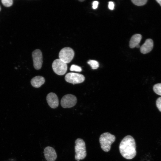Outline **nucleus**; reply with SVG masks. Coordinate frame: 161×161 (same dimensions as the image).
Listing matches in <instances>:
<instances>
[{
  "instance_id": "f257e3e1",
  "label": "nucleus",
  "mask_w": 161,
  "mask_h": 161,
  "mask_svg": "<svg viewBox=\"0 0 161 161\" xmlns=\"http://www.w3.org/2000/svg\"><path fill=\"white\" fill-rule=\"evenodd\" d=\"M120 152L124 158L131 159L136 155V145L135 140L131 136L125 137L121 140L119 145Z\"/></svg>"
},
{
  "instance_id": "f03ea898",
  "label": "nucleus",
  "mask_w": 161,
  "mask_h": 161,
  "mask_svg": "<svg viewBox=\"0 0 161 161\" xmlns=\"http://www.w3.org/2000/svg\"><path fill=\"white\" fill-rule=\"evenodd\" d=\"M115 137L109 132L102 134L99 138V142L102 149L106 152H108L111 148L112 144L115 141Z\"/></svg>"
},
{
  "instance_id": "7ed1b4c3",
  "label": "nucleus",
  "mask_w": 161,
  "mask_h": 161,
  "mask_svg": "<svg viewBox=\"0 0 161 161\" xmlns=\"http://www.w3.org/2000/svg\"><path fill=\"white\" fill-rule=\"evenodd\" d=\"M75 159L77 161L84 159L86 156L85 143L82 139L78 138L75 141Z\"/></svg>"
},
{
  "instance_id": "20e7f679",
  "label": "nucleus",
  "mask_w": 161,
  "mask_h": 161,
  "mask_svg": "<svg viewBox=\"0 0 161 161\" xmlns=\"http://www.w3.org/2000/svg\"><path fill=\"white\" fill-rule=\"evenodd\" d=\"M74 56V51L69 47L64 48L61 50L59 54V59L66 64L72 61Z\"/></svg>"
},
{
  "instance_id": "39448f33",
  "label": "nucleus",
  "mask_w": 161,
  "mask_h": 161,
  "mask_svg": "<svg viewBox=\"0 0 161 161\" xmlns=\"http://www.w3.org/2000/svg\"><path fill=\"white\" fill-rule=\"evenodd\" d=\"M52 66L54 72L59 75H63L66 72L67 64L59 59L55 60L52 63Z\"/></svg>"
},
{
  "instance_id": "423d86ee",
  "label": "nucleus",
  "mask_w": 161,
  "mask_h": 161,
  "mask_svg": "<svg viewBox=\"0 0 161 161\" xmlns=\"http://www.w3.org/2000/svg\"><path fill=\"white\" fill-rule=\"evenodd\" d=\"M65 79L66 82L74 84L83 82L85 80V77L81 74L69 72L65 75Z\"/></svg>"
},
{
  "instance_id": "0eeeda50",
  "label": "nucleus",
  "mask_w": 161,
  "mask_h": 161,
  "mask_svg": "<svg viewBox=\"0 0 161 161\" xmlns=\"http://www.w3.org/2000/svg\"><path fill=\"white\" fill-rule=\"evenodd\" d=\"M77 101V98L75 95L67 94L62 97L61 100V104L63 108H71L76 104Z\"/></svg>"
},
{
  "instance_id": "6e6552de",
  "label": "nucleus",
  "mask_w": 161,
  "mask_h": 161,
  "mask_svg": "<svg viewBox=\"0 0 161 161\" xmlns=\"http://www.w3.org/2000/svg\"><path fill=\"white\" fill-rule=\"evenodd\" d=\"M32 56L34 68L37 70L40 69L43 63L42 54L41 51L39 49L35 50L32 52Z\"/></svg>"
},
{
  "instance_id": "1a4fd4ad",
  "label": "nucleus",
  "mask_w": 161,
  "mask_h": 161,
  "mask_svg": "<svg viewBox=\"0 0 161 161\" xmlns=\"http://www.w3.org/2000/svg\"><path fill=\"white\" fill-rule=\"evenodd\" d=\"M44 156L47 161H55L57 157V155L54 149L50 146L45 148L44 151Z\"/></svg>"
},
{
  "instance_id": "9d476101",
  "label": "nucleus",
  "mask_w": 161,
  "mask_h": 161,
  "mask_svg": "<svg viewBox=\"0 0 161 161\" xmlns=\"http://www.w3.org/2000/svg\"><path fill=\"white\" fill-rule=\"evenodd\" d=\"M47 102L50 107L55 108L59 104V100L57 96L55 93L51 92L49 93L47 96Z\"/></svg>"
},
{
  "instance_id": "9b49d317",
  "label": "nucleus",
  "mask_w": 161,
  "mask_h": 161,
  "mask_svg": "<svg viewBox=\"0 0 161 161\" xmlns=\"http://www.w3.org/2000/svg\"><path fill=\"white\" fill-rule=\"evenodd\" d=\"M154 43L153 40L150 38L146 39L140 48L141 52L146 54L149 52L153 49Z\"/></svg>"
},
{
  "instance_id": "f8f14e48",
  "label": "nucleus",
  "mask_w": 161,
  "mask_h": 161,
  "mask_svg": "<svg viewBox=\"0 0 161 161\" xmlns=\"http://www.w3.org/2000/svg\"><path fill=\"white\" fill-rule=\"evenodd\" d=\"M45 82V79L42 76H38L33 78L31 80L32 86L35 88H39Z\"/></svg>"
},
{
  "instance_id": "ddd939ff",
  "label": "nucleus",
  "mask_w": 161,
  "mask_h": 161,
  "mask_svg": "<svg viewBox=\"0 0 161 161\" xmlns=\"http://www.w3.org/2000/svg\"><path fill=\"white\" fill-rule=\"evenodd\" d=\"M141 34H137L133 35L131 37L129 42V47L131 48H133L138 44L142 39Z\"/></svg>"
},
{
  "instance_id": "4468645a",
  "label": "nucleus",
  "mask_w": 161,
  "mask_h": 161,
  "mask_svg": "<svg viewBox=\"0 0 161 161\" xmlns=\"http://www.w3.org/2000/svg\"><path fill=\"white\" fill-rule=\"evenodd\" d=\"M87 63L92 69H97L99 66L98 62L95 60H89L87 62Z\"/></svg>"
},
{
  "instance_id": "2eb2a0df",
  "label": "nucleus",
  "mask_w": 161,
  "mask_h": 161,
  "mask_svg": "<svg viewBox=\"0 0 161 161\" xmlns=\"http://www.w3.org/2000/svg\"><path fill=\"white\" fill-rule=\"evenodd\" d=\"M153 89L156 94L161 96V83L154 85L153 86Z\"/></svg>"
},
{
  "instance_id": "dca6fc26",
  "label": "nucleus",
  "mask_w": 161,
  "mask_h": 161,
  "mask_svg": "<svg viewBox=\"0 0 161 161\" xmlns=\"http://www.w3.org/2000/svg\"><path fill=\"white\" fill-rule=\"evenodd\" d=\"M147 0H132V2L135 5L138 6H143L147 2Z\"/></svg>"
},
{
  "instance_id": "f3484780",
  "label": "nucleus",
  "mask_w": 161,
  "mask_h": 161,
  "mask_svg": "<svg viewBox=\"0 0 161 161\" xmlns=\"http://www.w3.org/2000/svg\"><path fill=\"white\" fill-rule=\"evenodd\" d=\"M70 69L71 71L78 72H80L82 71V69L80 66L75 65H72Z\"/></svg>"
},
{
  "instance_id": "a211bd4d",
  "label": "nucleus",
  "mask_w": 161,
  "mask_h": 161,
  "mask_svg": "<svg viewBox=\"0 0 161 161\" xmlns=\"http://www.w3.org/2000/svg\"><path fill=\"white\" fill-rule=\"evenodd\" d=\"M1 2L3 5L6 7H10L13 4V1L12 0H2Z\"/></svg>"
},
{
  "instance_id": "6ab92c4d",
  "label": "nucleus",
  "mask_w": 161,
  "mask_h": 161,
  "mask_svg": "<svg viewBox=\"0 0 161 161\" xmlns=\"http://www.w3.org/2000/svg\"><path fill=\"white\" fill-rule=\"evenodd\" d=\"M156 104L159 110L161 112V97L157 99L156 102Z\"/></svg>"
},
{
  "instance_id": "aec40b11",
  "label": "nucleus",
  "mask_w": 161,
  "mask_h": 161,
  "mask_svg": "<svg viewBox=\"0 0 161 161\" xmlns=\"http://www.w3.org/2000/svg\"><path fill=\"white\" fill-rule=\"evenodd\" d=\"M108 7L111 10H113L114 8V4L112 1H109V2Z\"/></svg>"
},
{
  "instance_id": "412c9836",
  "label": "nucleus",
  "mask_w": 161,
  "mask_h": 161,
  "mask_svg": "<svg viewBox=\"0 0 161 161\" xmlns=\"http://www.w3.org/2000/svg\"><path fill=\"white\" fill-rule=\"evenodd\" d=\"M98 4V2L97 1H94L92 3V8L94 9H95L97 7Z\"/></svg>"
},
{
  "instance_id": "4be33fe9",
  "label": "nucleus",
  "mask_w": 161,
  "mask_h": 161,
  "mask_svg": "<svg viewBox=\"0 0 161 161\" xmlns=\"http://www.w3.org/2000/svg\"><path fill=\"white\" fill-rule=\"evenodd\" d=\"M156 1L158 2L161 6V0H156Z\"/></svg>"
},
{
  "instance_id": "5701e85b",
  "label": "nucleus",
  "mask_w": 161,
  "mask_h": 161,
  "mask_svg": "<svg viewBox=\"0 0 161 161\" xmlns=\"http://www.w3.org/2000/svg\"><path fill=\"white\" fill-rule=\"evenodd\" d=\"M137 48H139L140 47V45L139 44H138L136 46V47Z\"/></svg>"
},
{
  "instance_id": "b1692460",
  "label": "nucleus",
  "mask_w": 161,
  "mask_h": 161,
  "mask_svg": "<svg viewBox=\"0 0 161 161\" xmlns=\"http://www.w3.org/2000/svg\"><path fill=\"white\" fill-rule=\"evenodd\" d=\"M1 10V8H0V11Z\"/></svg>"
}]
</instances>
